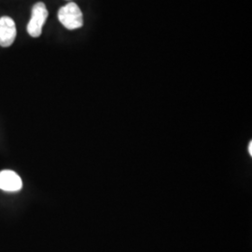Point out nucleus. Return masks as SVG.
<instances>
[{
  "label": "nucleus",
  "mask_w": 252,
  "mask_h": 252,
  "mask_svg": "<svg viewBox=\"0 0 252 252\" xmlns=\"http://www.w3.org/2000/svg\"><path fill=\"white\" fill-rule=\"evenodd\" d=\"M59 22L68 30H75L83 26V15L80 7L70 2L64 5L58 11Z\"/></svg>",
  "instance_id": "f257e3e1"
},
{
  "label": "nucleus",
  "mask_w": 252,
  "mask_h": 252,
  "mask_svg": "<svg viewBox=\"0 0 252 252\" xmlns=\"http://www.w3.org/2000/svg\"><path fill=\"white\" fill-rule=\"evenodd\" d=\"M49 12L43 2H37L32 8V16L27 24V33L32 37H38L48 18Z\"/></svg>",
  "instance_id": "f03ea898"
},
{
  "label": "nucleus",
  "mask_w": 252,
  "mask_h": 252,
  "mask_svg": "<svg viewBox=\"0 0 252 252\" xmlns=\"http://www.w3.org/2000/svg\"><path fill=\"white\" fill-rule=\"evenodd\" d=\"M17 35L15 23L9 16L0 18V46L8 48L12 45Z\"/></svg>",
  "instance_id": "7ed1b4c3"
},
{
  "label": "nucleus",
  "mask_w": 252,
  "mask_h": 252,
  "mask_svg": "<svg viewBox=\"0 0 252 252\" xmlns=\"http://www.w3.org/2000/svg\"><path fill=\"white\" fill-rule=\"evenodd\" d=\"M23 187V181L18 174L11 170L0 172V189L5 191H18Z\"/></svg>",
  "instance_id": "20e7f679"
}]
</instances>
